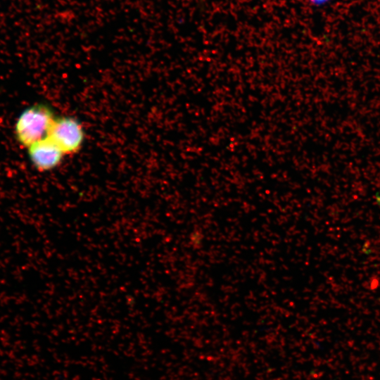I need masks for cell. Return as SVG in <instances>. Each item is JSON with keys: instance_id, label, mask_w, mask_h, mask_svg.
<instances>
[{"instance_id": "cell-3", "label": "cell", "mask_w": 380, "mask_h": 380, "mask_svg": "<svg viewBox=\"0 0 380 380\" xmlns=\"http://www.w3.org/2000/svg\"><path fill=\"white\" fill-rule=\"evenodd\" d=\"M28 148V154L33 166L39 172H47L57 167L65 154L48 137Z\"/></svg>"}, {"instance_id": "cell-2", "label": "cell", "mask_w": 380, "mask_h": 380, "mask_svg": "<svg viewBox=\"0 0 380 380\" xmlns=\"http://www.w3.org/2000/svg\"><path fill=\"white\" fill-rule=\"evenodd\" d=\"M84 137L82 124L69 116L55 118L48 134L65 155L77 152L84 143Z\"/></svg>"}, {"instance_id": "cell-1", "label": "cell", "mask_w": 380, "mask_h": 380, "mask_svg": "<svg viewBox=\"0 0 380 380\" xmlns=\"http://www.w3.org/2000/svg\"><path fill=\"white\" fill-rule=\"evenodd\" d=\"M55 118L46 105L32 106L20 115L15 126V134L22 145L28 147L48 137Z\"/></svg>"}]
</instances>
